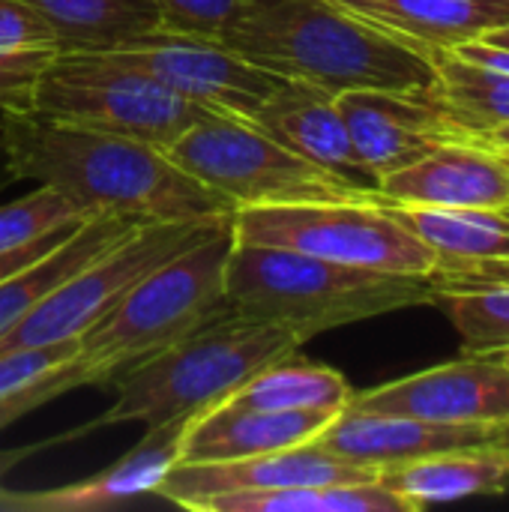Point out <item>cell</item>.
I'll list each match as a JSON object with an SVG mask.
<instances>
[{"instance_id": "1", "label": "cell", "mask_w": 509, "mask_h": 512, "mask_svg": "<svg viewBox=\"0 0 509 512\" xmlns=\"http://www.w3.org/2000/svg\"><path fill=\"white\" fill-rule=\"evenodd\" d=\"M0 144L6 168L51 186L84 213H117L138 222L219 219L234 210L162 147L39 117L30 108L0 111Z\"/></svg>"}, {"instance_id": "2", "label": "cell", "mask_w": 509, "mask_h": 512, "mask_svg": "<svg viewBox=\"0 0 509 512\" xmlns=\"http://www.w3.org/2000/svg\"><path fill=\"white\" fill-rule=\"evenodd\" d=\"M240 57L333 96L345 90H432L426 51L348 15L330 0H258L222 39Z\"/></svg>"}, {"instance_id": "3", "label": "cell", "mask_w": 509, "mask_h": 512, "mask_svg": "<svg viewBox=\"0 0 509 512\" xmlns=\"http://www.w3.org/2000/svg\"><path fill=\"white\" fill-rule=\"evenodd\" d=\"M225 300L228 312L288 327L300 342H309L333 327L438 303V285L432 276L363 270L234 240Z\"/></svg>"}, {"instance_id": "4", "label": "cell", "mask_w": 509, "mask_h": 512, "mask_svg": "<svg viewBox=\"0 0 509 512\" xmlns=\"http://www.w3.org/2000/svg\"><path fill=\"white\" fill-rule=\"evenodd\" d=\"M300 336L288 327L243 315H222L180 342L126 366L117 381L114 405L87 429L144 423L159 426L174 417H195L231 399L255 372L294 354Z\"/></svg>"}, {"instance_id": "5", "label": "cell", "mask_w": 509, "mask_h": 512, "mask_svg": "<svg viewBox=\"0 0 509 512\" xmlns=\"http://www.w3.org/2000/svg\"><path fill=\"white\" fill-rule=\"evenodd\" d=\"M231 249L234 228L225 222L210 237L165 258L78 339L81 354L123 372L135 360L228 315L225 276Z\"/></svg>"}, {"instance_id": "6", "label": "cell", "mask_w": 509, "mask_h": 512, "mask_svg": "<svg viewBox=\"0 0 509 512\" xmlns=\"http://www.w3.org/2000/svg\"><path fill=\"white\" fill-rule=\"evenodd\" d=\"M27 108L57 123L135 138L162 150L213 114L102 51L57 54L36 78Z\"/></svg>"}, {"instance_id": "7", "label": "cell", "mask_w": 509, "mask_h": 512, "mask_svg": "<svg viewBox=\"0 0 509 512\" xmlns=\"http://www.w3.org/2000/svg\"><path fill=\"white\" fill-rule=\"evenodd\" d=\"M165 153L177 168L216 192L231 210L309 201H369L348 183L261 132L255 123L225 114L201 117L171 147H165Z\"/></svg>"}, {"instance_id": "8", "label": "cell", "mask_w": 509, "mask_h": 512, "mask_svg": "<svg viewBox=\"0 0 509 512\" xmlns=\"http://www.w3.org/2000/svg\"><path fill=\"white\" fill-rule=\"evenodd\" d=\"M237 243L294 249L333 264L429 276L438 267L429 249L387 204L375 201H309L240 207L231 213Z\"/></svg>"}, {"instance_id": "9", "label": "cell", "mask_w": 509, "mask_h": 512, "mask_svg": "<svg viewBox=\"0 0 509 512\" xmlns=\"http://www.w3.org/2000/svg\"><path fill=\"white\" fill-rule=\"evenodd\" d=\"M225 222H231V216L138 222L123 240H117L93 261H87L78 273L63 279L15 330L0 339V351L81 339L153 267H159L180 249L210 237Z\"/></svg>"}, {"instance_id": "10", "label": "cell", "mask_w": 509, "mask_h": 512, "mask_svg": "<svg viewBox=\"0 0 509 512\" xmlns=\"http://www.w3.org/2000/svg\"><path fill=\"white\" fill-rule=\"evenodd\" d=\"M102 54L147 72L168 90L213 114L237 120H252L285 81L282 75L240 57L225 42L192 33L153 30Z\"/></svg>"}, {"instance_id": "11", "label": "cell", "mask_w": 509, "mask_h": 512, "mask_svg": "<svg viewBox=\"0 0 509 512\" xmlns=\"http://www.w3.org/2000/svg\"><path fill=\"white\" fill-rule=\"evenodd\" d=\"M363 165L390 177L444 144H474V132L432 90H345L336 96Z\"/></svg>"}, {"instance_id": "12", "label": "cell", "mask_w": 509, "mask_h": 512, "mask_svg": "<svg viewBox=\"0 0 509 512\" xmlns=\"http://www.w3.org/2000/svg\"><path fill=\"white\" fill-rule=\"evenodd\" d=\"M372 480H378L375 468L342 459L309 441L300 447L228 462H177L156 495L183 510H195L210 498L234 492H276L297 486H339Z\"/></svg>"}, {"instance_id": "13", "label": "cell", "mask_w": 509, "mask_h": 512, "mask_svg": "<svg viewBox=\"0 0 509 512\" xmlns=\"http://www.w3.org/2000/svg\"><path fill=\"white\" fill-rule=\"evenodd\" d=\"M348 408L372 414H405L432 423L509 420V369L489 357H462L420 375L354 393Z\"/></svg>"}, {"instance_id": "14", "label": "cell", "mask_w": 509, "mask_h": 512, "mask_svg": "<svg viewBox=\"0 0 509 512\" xmlns=\"http://www.w3.org/2000/svg\"><path fill=\"white\" fill-rule=\"evenodd\" d=\"M249 123H255L261 132H267L306 162L348 183L369 201L384 204L381 180L357 156L333 93L306 81L285 78L282 87L261 105V111Z\"/></svg>"}, {"instance_id": "15", "label": "cell", "mask_w": 509, "mask_h": 512, "mask_svg": "<svg viewBox=\"0 0 509 512\" xmlns=\"http://www.w3.org/2000/svg\"><path fill=\"white\" fill-rule=\"evenodd\" d=\"M189 420L192 417H174L159 426H147V435L123 459L78 483L39 492L0 489V512H84L156 495L168 471L180 462Z\"/></svg>"}, {"instance_id": "16", "label": "cell", "mask_w": 509, "mask_h": 512, "mask_svg": "<svg viewBox=\"0 0 509 512\" xmlns=\"http://www.w3.org/2000/svg\"><path fill=\"white\" fill-rule=\"evenodd\" d=\"M489 429L486 423H432L405 414L345 408L327 423L315 444L357 465L384 471L444 450L480 447L489 441Z\"/></svg>"}, {"instance_id": "17", "label": "cell", "mask_w": 509, "mask_h": 512, "mask_svg": "<svg viewBox=\"0 0 509 512\" xmlns=\"http://www.w3.org/2000/svg\"><path fill=\"white\" fill-rule=\"evenodd\" d=\"M384 204L507 210L509 168L480 144H444L381 180Z\"/></svg>"}, {"instance_id": "18", "label": "cell", "mask_w": 509, "mask_h": 512, "mask_svg": "<svg viewBox=\"0 0 509 512\" xmlns=\"http://www.w3.org/2000/svg\"><path fill=\"white\" fill-rule=\"evenodd\" d=\"M339 411H258L219 402L189 420L180 462H228L315 441Z\"/></svg>"}, {"instance_id": "19", "label": "cell", "mask_w": 509, "mask_h": 512, "mask_svg": "<svg viewBox=\"0 0 509 512\" xmlns=\"http://www.w3.org/2000/svg\"><path fill=\"white\" fill-rule=\"evenodd\" d=\"M348 15L420 48L438 51L509 24V0H330Z\"/></svg>"}, {"instance_id": "20", "label": "cell", "mask_w": 509, "mask_h": 512, "mask_svg": "<svg viewBox=\"0 0 509 512\" xmlns=\"http://www.w3.org/2000/svg\"><path fill=\"white\" fill-rule=\"evenodd\" d=\"M378 483L405 498L414 512L462 498L501 495L509 483V450L492 444L444 450L384 468L378 471Z\"/></svg>"}, {"instance_id": "21", "label": "cell", "mask_w": 509, "mask_h": 512, "mask_svg": "<svg viewBox=\"0 0 509 512\" xmlns=\"http://www.w3.org/2000/svg\"><path fill=\"white\" fill-rule=\"evenodd\" d=\"M135 225L138 219L129 216L96 213L75 234H69L57 249L45 252L33 264L21 267L18 273L0 279V339L9 330H15L63 279H69L99 252L123 240Z\"/></svg>"}, {"instance_id": "22", "label": "cell", "mask_w": 509, "mask_h": 512, "mask_svg": "<svg viewBox=\"0 0 509 512\" xmlns=\"http://www.w3.org/2000/svg\"><path fill=\"white\" fill-rule=\"evenodd\" d=\"M57 33L66 51H111L123 42L159 30L153 0H24Z\"/></svg>"}, {"instance_id": "23", "label": "cell", "mask_w": 509, "mask_h": 512, "mask_svg": "<svg viewBox=\"0 0 509 512\" xmlns=\"http://www.w3.org/2000/svg\"><path fill=\"white\" fill-rule=\"evenodd\" d=\"M438 261H504L509 258V210L387 204Z\"/></svg>"}, {"instance_id": "24", "label": "cell", "mask_w": 509, "mask_h": 512, "mask_svg": "<svg viewBox=\"0 0 509 512\" xmlns=\"http://www.w3.org/2000/svg\"><path fill=\"white\" fill-rule=\"evenodd\" d=\"M354 390L327 366L303 360L297 351L255 372L228 405L258 411H345Z\"/></svg>"}, {"instance_id": "25", "label": "cell", "mask_w": 509, "mask_h": 512, "mask_svg": "<svg viewBox=\"0 0 509 512\" xmlns=\"http://www.w3.org/2000/svg\"><path fill=\"white\" fill-rule=\"evenodd\" d=\"M195 512H414L405 498L372 483H339V486H297L276 492H234L219 495Z\"/></svg>"}, {"instance_id": "26", "label": "cell", "mask_w": 509, "mask_h": 512, "mask_svg": "<svg viewBox=\"0 0 509 512\" xmlns=\"http://www.w3.org/2000/svg\"><path fill=\"white\" fill-rule=\"evenodd\" d=\"M57 54V33L33 6L0 0V111L27 108L36 78Z\"/></svg>"}, {"instance_id": "27", "label": "cell", "mask_w": 509, "mask_h": 512, "mask_svg": "<svg viewBox=\"0 0 509 512\" xmlns=\"http://www.w3.org/2000/svg\"><path fill=\"white\" fill-rule=\"evenodd\" d=\"M438 72V93L453 114L477 135L492 126L509 123V75L462 60L450 48L429 51Z\"/></svg>"}, {"instance_id": "28", "label": "cell", "mask_w": 509, "mask_h": 512, "mask_svg": "<svg viewBox=\"0 0 509 512\" xmlns=\"http://www.w3.org/2000/svg\"><path fill=\"white\" fill-rule=\"evenodd\" d=\"M438 303L462 336V357L509 348V285L441 291Z\"/></svg>"}, {"instance_id": "29", "label": "cell", "mask_w": 509, "mask_h": 512, "mask_svg": "<svg viewBox=\"0 0 509 512\" xmlns=\"http://www.w3.org/2000/svg\"><path fill=\"white\" fill-rule=\"evenodd\" d=\"M87 216L90 213H84L63 192L51 186H36L33 192L0 207V255L39 240L66 222L87 219Z\"/></svg>"}, {"instance_id": "30", "label": "cell", "mask_w": 509, "mask_h": 512, "mask_svg": "<svg viewBox=\"0 0 509 512\" xmlns=\"http://www.w3.org/2000/svg\"><path fill=\"white\" fill-rule=\"evenodd\" d=\"M117 375H120L117 366H111V363H96V360L78 354L75 360L63 363L57 372H51V375L42 378L39 384H33V387L21 390V393H15V396L0 399V432H3L6 426H12L15 420H21L24 414L42 408L45 402H51V399H57V396H63V393H69V390H75V387H84V384H105V381H114Z\"/></svg>"}, {"instance_id": "31", "label": "cell", "mask_w": 509, "mask_h": 512, "mask_svg": "<svg viewBox=\"0 0 509 512\" xmlns=\"http://www.w3.org/2000/svg\"><path fill=\"white\" fill-rule=\"evenodd\" d=\"M255 3L258 0H153L159 12V30L192 33L219 42Z\"/></svg>"}, {"instance_id": "32", "label": "cell", "mask_w": 509, "mask_h": 512, "mask_svg": "<svg viewBox=\"0 0 509 512\" xmlns=\"http://www.w3.org/2000/svg\"><path fill=\"white\" fill-rule=\"evenodd\" d=\"M81 354L78 339L66 342H51V345H33V348H15V351H0V399L15 396L51 372H57L63 363L75 360Z\"/></svg>"}, {"instance_id": "33", "label": "cell", "mask_w": 509, "mask_h": 512, "mask_svg": "<svg viewBox=\"0 0 509 512\" xmlns=\"http://www.w3.org/2000/svg\"><path fill=\"white\" fill-rule=\"evenodd\" d=\"M509 210V207H507ZM441 291L483 288V285H509V258L504 261H438L429 273Z\"/></svg>"}, {"instance_id": "34", "label": "cell", "mask_w": 509, "mask_h": 512, "mask_svg": "<svg viewBox=\"0 0 509 512\" xmlns=\"http://www.w3.org/2000/svg\"><path fill=\"white\" fill-rule=\"evenodd\" d=\"M90 219V216H87ZM87 219H75V222H66V225H60V228H54L51 234H45V237H39V240H33V243H27V246H21V249H12V252H6V255H0V279H6V276H12V273H18L21 267H27V264H33L36 258H42L45 252H51V249H57L69 234H75Z\"/></svg>"}, {"instance_id": "35", "label": "cell", "mask_w": 509, "mask_h": 512, "mask_svg": "<svg viewBox=\"0 0 509 512\" xmlns=\"http://www.w3.org/2000/svg\"><path fill=\"white\" fill-rule=\"evenodd\" d=\"M57 441V438H54ZM54 441H39V444H33V447H15V450H0V483H3V477L15 468V465H21L24 459H30L33 453H39V450H45V447H51Z\"/></svg>"}, {"instance_id": "36", "label": "cell", "mask_w": 509, "mask_h": 512, "mask_svg": "<svg viewBox=\"0 0 509 512\" xmlns=\"http://www.w3.org/2000/svg\"><path fill=\"white\" fill-rule=\"evenodd\" d=\"M477 144L486 150H509V123L507 126H492L477 135Z\"/></svg>"}, {"instance_id": "37", "label": "cell", "mask_w": 509, "mask_h": 512, "mask_svg": "<svg viewBox=\"0 0 509 512\" xmlns=\"http://www.w3.org/2000/svg\"><path fill=\"white\" fill-rule=\"evenodd\" d=\"M492 447H501V450H509V420H501L489 429V441Z\"/></svg>"}, {"instance_id": "38", "label": "cell", "mask_w": 509, "mask_h": 512, "mask_svg": "<svg viewBox=\"0 0 509 512\" xmlns=\"http://www.w3.org/2000/svg\"><path fill=\"white\" fill-rule=\"evenodd\" d=\"M480 39L483 42H492V45H501V48H509V24L492 30V33H486V36H480Z\"/></svg>"}, {"instance_id": "39", "label": "cell", "mask_w": 509, "mask_h": 512, "mask_svg": "<svg viewBox=\"0 0 509 512\" xmlns=\"http://www.w3.org/2000/svg\"><path fill=\"white\" fill-rule=\"evenodd\" d=\"M483 357H489V360H495V363H501V366H507V369H509V348H498V351H489V354H483Z\"/></svg>"}, {"instance_id": "40", "label": "cell", "mask_w": 509, "mask_h": 512, "mask_svg": "<svg viewBox=\"0 0 509 512\" xmlns=\"http://www.w3.org/2000/svg\"><path fill=\"white\" fill-rule=\"evenodd\" d=\"M492 153H498V159H501V162L509 168V150H492Z\"/></svg>"}]
</instances>
